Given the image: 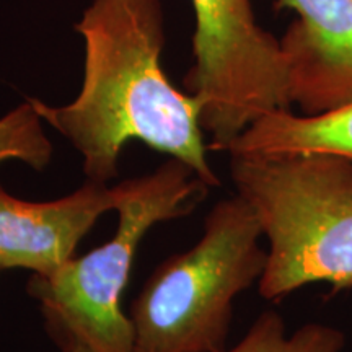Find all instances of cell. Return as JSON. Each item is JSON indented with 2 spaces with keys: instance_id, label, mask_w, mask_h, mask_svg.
<instances>
[{
  "instance_id": "5",
  "label": "cell",
  "mask_w": 352,
  "mask_h": 352,
  "mask_svg": "<svg viewBox=\"0 0 352 352\" xmlns=\"http://www.w3.org/2000/svg\"><path fill=\"white\" fill-rule=\"evenodd\" d=\"M196 13L195 64L184 90L201 104L210 151H228L254 121L290 109L289 65L280 39L254 19L252 0H191Z\"/></svg>"
},
{
  "instance_id": "10",
  "label": "cell",
  "mask_w": 352,
  "mask_h": 352,
  "mask_svg": "<svg viewBox=\"0 0 352 352\" xmlns=\"http://www.w3.org/2000/svg\"><path fill=\"white\" fill-rule=\"evenodd\" d=\"M52 152L41 116L30 98L0 118V165L15 160L44 171L51 164Z\"/></svg>"
},
{
  "instance_id": "7",
  "label": "cell",
  "mask_w": 352,
  "mask_h": 352,
  "mask_svg": "<svg viewBox=\"0 0 352 352\" xmlns=\"http://www.w3.org/2000/svg\"><path fill=\"white\" fill-rule=\"evenodd\" d=\"M274 8L297 13L280 39L292 104L315 116L351 103L352 0H276Z\"/></svg>"
},
{
  "instance_id": "11",
  "label": "cell",
  "mask_w": 352,
  "mask_h": 352,
  "mask_svg": "<svg viewBox=\"0 0 352 352\" xmlns=\"http://www.w3.org/2000/svg\"><path fill=\"white\" fill-rule=\"evenodd\" d=\"M46 334L51 338L59 352H91L83 342L74 338L72 334L63 331V329H50Z\"/></svg>"
},
{
  "instance_id": "1",
  "label": "cell",
  "mask_w": 352,
  "mask_h": 352,
  "mask_svg": "<svg viewBox=\"0 0 352 352\" xmlns=\"http://www.w3.org/2000/svg\"><path fill=\"white\" fill-rule=\"evenodd\" d=\"M76 32L85 43L77 98L63 107L30 100L41 120L80 153L87 179L118 178L122 147L140 140L184 162L209 188L219 186L202 139L199 101L171 85L162 69L160 0H94Z\"/></svg>"
},
{
  "instance_id": "8",
  "label": "cell",
  "mask_w": 352,
  "mask_h": 352,
  "mask_svg": "<svg viewBox=\"0 0 352 352\" xmlns=\"http://www.w3.org/2000/svg\"><path fill=\"white\" fill-rule=\"evenodd\" d=\"M227 152L230 155L333 153L352 162V101L315 116L277 109L241 132Z\"/></svg>"
},
{
  "instance_id": "4",
  "label": "cell",
  "mask_w": 352,
  "mask_h": 352,
  "mask_svg": "<svg viewBox=\"0 0 352 352\" xmlns=\"http://www.w3.org/2000/svg\"><path fill=\"white\" fill-rule=\"evenodd\" d=\"M126 183L114 236L72 258L54 274H33L26 283V294L41 310L44 329H63L91 352H132L134 331L121 310V294L135 252L148 230L192 214L209 192L196 171L173 157Z\"/></svg>"
},
{
  "instance_id": "9",
  "label": "cell",
  "mask_w": 352,
  "mask_h": 352,
  "mask_svg": "<svg viewBox=\"0 0 352 352\" xmlns=\"http://www.w3.org/2000/svg\"><path fill=\"white\" fill-rule=\"evenodd\" d=\"M344 344V333L323 323H307L287 334L283 316L267 310L254 320L240 342L220 352H341Z\"/></svg>"
},
{
  "instance_id": "6",
  "label": "cell",
  "mask_w": 352,
  "mask_h": 352,
  "mask_svg": "<svg viewBox=\"0 0 352 352\" xmlns=\"http://www.w3.org/2000/svg\"><path fill=\"white\" fill-rule=\"evenodd\" d=\"M127 183L87 179L54 201H25L0 183V271L28 270L51 276L76 258L77 246L101 215L116 210Z\"/></svg>"
},
{
  "instance_id": "3",
  "label": "cell",
  "mask_w": 352,
  "mask_h": 352,
  "mask_svg": "<svg viewBox=\"0 0 352 352\" xmlns=\"http://www.w3.org/2000/svg\"><path fill=\"white\" fill-rule=\"evenodd\" d=\"M252 206L235 195L204 219L199 241L157 266L131 305L132 352H220L233 302L259 283L267 250Z\"/></svg>"
},
{
  "instance_id": "2",
  "label": "cell",
  "mask_w": 352,
  "mask_h": 352,
  "mask_svg": "<svg viewBox=\"0 0 352 352\" xmlns=\"http://www.w3.org/2000/svg\"><path fill=\"white\" fill-rule=\"evenodd\" d=\"M236 195L266 236L267 300L314 283L352 285V162L333 153L230 155Z\"/></svg>"
}]
</instances>
